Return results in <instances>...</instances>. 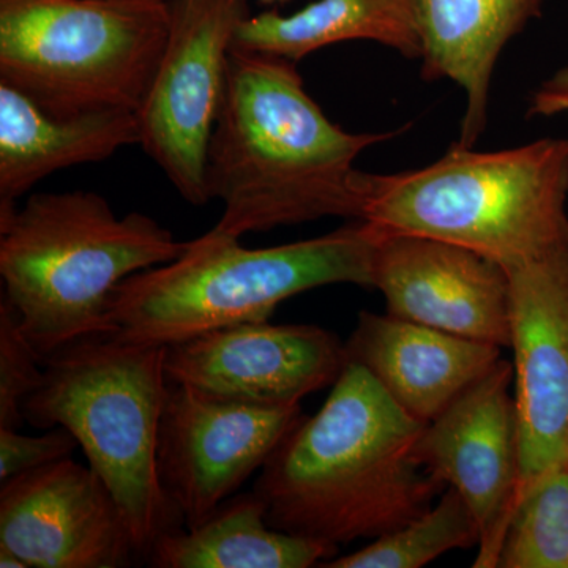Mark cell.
<instances>
[{
    "mask_svg": "<svg viewBox=\"0 0 568 568\" xmlns=\"http://www.w3.org/2000/svg\"><path fill=\"white\" fill-rule=\"evenodd\" d=\"M364 222L466 246L506 271L568 250V138L478 152L452 144L420 170L361 173Z\"/></svg>",
    "mask_w": 568,
    "mask_h": 568,
    "instance_id": "4",
    "label": "cell"
},
{
    "mask_svg": "<svg viewBox=\"0 0 568 568\" xmlns=\"http://www.w3.org/2000/svg\"><path fill=\"white\" fill-rule=\"evenodd\" d=\"M545 0H414L422 78L450 80L466 110L458 144L474 148L487 129L493 73L508 41L540 18Z\"/></svg>",
    "mask_w": 568,
    "mask_h": 568,
    "instance_id": "16",
    "label": "cell"
},
{
    "mask_svg": "<svg viewBox=\"0 0 568 568\" xmlns=\"http://www.w3.org/2000/svg\"><path fill=\"white\" fill-rule=\"evenodd\" d=\"M346 345L320 325L246 323L166 347V376L207 394L260 406H297L334 386Z\"/></svg>",
    "mask_w": 568,
    "mask_h": 568,
    "instance_id": "12",
    "label": "cell"
},
{
    "mask_svg": "<svg viewBox=\"0 0 568 568\" xmlns=\"http://www.w3.org/2000/svg\"><path fill=\"white\" fill-rule=\"evenodd\" d=\"M496 568H568V467L538 478L518 500Z\"/></svg>",
    "mask_w": 568,
    "mask_h": 568,
    "instance_id": "21",
    "label": "cell"
},
{
    "mask_svg": "<svg viewBox=\"0 0 568 568\" xmlns=\"http://www.w3.org/2000/svg\"><path fill=\"white\" fill-rule=\"evenodd\" d=\"M424 428L347 362L321 409L302 417L261 469L253 491L268 525L339 547L420 517L444 487L417 462Z\"/></svg>",
    "mask_w": 568,
    "mask_h": 568,
    "instance_id": "2",
    "label": "cell"
},
{
    "mask_svg": "<svg viewBox=\"0 0 568 568\" xmlns=\"http://www.w3.org/2000/svg\"><path fill=\"white\" fill-rule=\"evenodd\" d=\"M338 547L272 528L254 491L234 495L194 528L164 534L153 545L156 568H310L334 559Z\"/></svg>",
    "mask_w": 568,
    "mask_h": 568,
    "instance_id": "18",
    "label": "cell"
},
{
    "mask_svg": "<svg viewBox=\"0 0 568 568\" xmlns=\"http://www.w3.org/2000/svg\"><path fill=\"white\" fill-rule=\"evenodd\" d=\"M480 534L463 497L448 488L436 506L372 545L321 564L325 568H420L455 549L478 547Z\"/></svg>",
    "mask_w": 568,
    "mask_h": 568,
    "instance_id": "20",
    "label": "cell"
},
{
    "mask_svg": "<svg viewBox=\"0 0 568 568\" xmlns=\"http://www.w3.org/2000/svg\"><path fill=\"white\" fill-rule=\"evenodd\" d=\"M514 365L503 357L425 425L416 458L473 511L480 534L476 568H496L500 544L517 504L519 446L511 392Z\"/></svg>",
    "mask_w": 568,
    "mask_h": 568,
    "instance_id": "10",
    "label": "cell"
},
{
    "mask_svg": "<svg viewBox=\"0 0 568 568\" xmlns=\"http://www.w3.org/2000/svg\"><path fill=\"white\" fill-rule=\"evenodd\" d=\"M170 0H0V82L58 118L140 110Z\"/></svg>",
    "mask_w": 568,
    "mask_h": 568,
    "instance_id": "7",
    "label": "cell"
},
{
    "mask_svg": "<svg viewBox=\"0 0 568 568\" xmlns=\"http://www.w3.org/2000/svg\"><path fill=\"white\" fill-rule=\"evenodd\" d=\"M379 231L364 220L268 248L212 227L171 263L123 280L111 295L112 338L173 346L194 336L263 323L287 298L331 284L373 287Z\"/></svg>",
    "mask_w": 568,
    "mask_h": 568,
    "instance_id": "3",
    "label": "cell"
},
{
    "mask_svg": "<svg viewBox=\"0 0 568 568\" xmlns=\"http://www.w3.org/2000/svg\"><path fill=\"white\" fill-rule=\"evenodd\" d=\"M189 242L140 212L115 215L95 192L37 193L0 222V276L43 362L110 334L108 306L134 274L178 260Z\"/></svg>",
    "mask_w": 568,
    "mask_h": 568,
    "instance_id": "5",
    "label": "cell"
},
{
    "mask_svg": "<svg viewBox=\"0 0 568 568\" xmlns=\"http://www.w3.org/2000/svg\"><path fill=\"white\" fill-rule=\"evenodd\" d=\"M302 417L301 405H250L170 383L156 470L183 528L201 525L263 469Z\"/></svg>",
    "mask_w": 568,
    "mask_h": 568,
    "instance_id": "9",
    "label": "cell"
},
{
    "mask_svg": "<svg viewBox=\"0 0 568 568\" xmlns=\"http://www.w3.org/2000/svg\"><path fill=\"white\" fill-rule=\"evenodd\" d=\"M0 547L28 568H123L138 560L110 488L71 458L2 481Z\"/></svg>",
    "mask_w": 568,
    "mask_h": 568,
    "instance_id": "13",
    "label": "cell"
},
{
    "mask_svg": "<svg viewBox=\"0 0 568 568\" xmlns=\"http://www.w3.org/2000/svg\"><path fill=\"white\" fill-rule=\"evenodd\" d=\"M0 567L2 568H28L24 560L9 548L0 547Z\"/></svg>",
    "mask_w": 568,
    "mask_h": 568,
    "instance_id": "25",
    "label": "cell"
},
{
    "mask_svg": "<svg viewBox=\"0 0 568 568\" xmlns=\"http://www.w3.org/2000/svg\"><path fill=\"white\" fill-rule=\"evenodd\" d=\"M503 347L410 321L358 313L347 362L364 366L410 417L429 424L500 358Z\"/></svg>",
    "mask_w": 568,
    "mask_h": 568,
    "instance_id": "15",
    "label": "cell"
},
{
    "mask_svg": "<svg viewBox=\"0 0 568 568\" xmlns=\"http://www.w3.org/2000/svg\"><path fill=\"white\" fill-rule=\"evenodd\" d=\"M376 41L409 59H420L414 0H317L290 17L265 11L245 18L233 47L267 52L297 63L343 41Z\"/></svg>",
    "mask_w": 568,
    "mask_h": 568,
    "instance_id": "19",
    "label": "cell"
},
{
    "mask_svg": "<svg viewBox=\"0 0 568 568\" xmlns=\"http://www.w3.org/2000/svg\"><path fill=\"white\" fill-rule=\"evenodd\" d=\"M568 115V67L556 71L530 95L526 118H558Z\"/></svg>",
    "mask_w": 568,
    "mask_h": 568,
    "instance_id": "24",
    "label": "cell"
},
{
    "mask_svg": "<svg viewBox=\"0 0 568 568\" xmlns=\"http://www.w3.org/2000/svg\"><path fill=\"white\" fill-rule=\"evenodd\" d=\"M133 111L58 118L24 93L0 82V222L37 183L78 164L103 162L119 149L140 144Z\"/></svg>",
    "mask_w": 568,
    "mask_h": 568,
    "instance_id": "17",
    "label": "cell"
},
{
    "mask_svg": "<svg viewBox=\"0 0 568 568\" xmlns=\"http://www.w3.org/2000/svg\"><path fill=\"white\" fill-rule=\"evenodd\" d=\"M396 134L346 132L305 91L295 62L233 47L205 168L209 200L224 207L215 227L242 237L327 216L364 219L355 160Z\"/></svg>",
    "mask_w": 568,
    "mask_h": 568,
    "instance_id": "1",
    "label": "cell"
},
{
    "mask_svg": "<svg viewBox=\"0 0 568 568\" xmlns=\"http://www.w3.org/2000/svg\"><path fill=\"white\" fill-rule=\"evenodd\" d=\"M507 274L518 504L538 478L568 467V250Z\"/></svg>",
    "mask_w": 568,
    "mask_h": 568,
    "instance_id": "11",
    "label": "cell"
},
{
    "mask_svg": "<svg viewBox=\"0 0 568 568\" xmlns=\"http://www.w3.org/2000/svg\"><path fill=\"white\" fill-rule=\"evenodd\" d=\"M263 3H267V6H272V3H283L287 2V0H261Z\"/></svg>",
    "mask_w": 568,
    "mask_h": 568,
    "instance_id": "26",
    "label": "cell"
},
{
    "mask_svg": "<svg viewBox=\"0 0 568 568\" xmlns=\"http://www.w3.org/2000/svg\"><path fill=\"white\" fill-rule=\"evenodd\" d=\"M166 47L140 110L142 151L186 203L207 204L205 168L226 93L235 32L246 0H170Z\"/></svg>",
    "mask_w": 568,
    "mask_h": 568,
    "instance_id": "8",
    "label": "cell"
},
{
    "mask_svg": "<svg viewBox=\"0 0 568 568\" xmlns=\"http://www.w3.org/2000/svg\"><path fill=\"white\" fill-rule=\"evenodd\" d=\"M166 347L91 336L44 361L24 403L36 428L63 426L121 507L138 560L164 534L183 528L156 470L160 420L170 390Z\"/></svg>",
    "mask_w": 568,
    "mask_h": 568,
    "instance_id": "6",
    "label": "cell"
},
{
    "mask_svg": "<svg viewBox=\"0 0 568 568\" xmlns=\"http://www.w3.org/2000/svg\"><path fill=\"white\" fill-rule=\"evenodd\" d=\"M43 358L22 332L6 295L0 298V428L24 425V403L43 381Z\"/></svg>",
    "mask_w": 568,
    "mask_h": 568,
    "instance_id": "22",
    "label": "cell"
},
{
    "mask_svg": "<svg viewBox=\"0 0 568 568\" xmlns=\"http://www.w3.org/2000/svg\"><path fill=\"white\" fill-rule=\"evenodd\" d=\"M77 447H80L77 437L63 426H54L41 436L21 435L17 428H0V484L70 458Z\"/></svg>",
    "mask_w": 568,
    "mask_h": 568,
    "instance_id": "23",
    "label": "cell"
},
{
    "mask_svg": "<svg viewBox=\"0 0 568 568\" xmlns=\"http://www.w3.org/2000/svg\"><path fill=\"white\" fill-rule=\"evenodd\" d=\"M373 287L384 295L387 315L510 347L507 271L466 246L379 231Z\"/></svg>",
    "mask_w": 568,
    "mask_h": 568,
    "instance_id": "14",
    "label": "cell"
}]
</instances>
